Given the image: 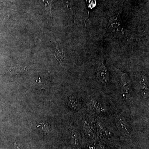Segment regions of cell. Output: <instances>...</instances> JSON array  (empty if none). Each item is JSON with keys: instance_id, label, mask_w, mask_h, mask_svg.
I'll return each mask as SVG.
<instances>
[{"instance_id": "obj_10", "label": "cell", "mask_w": 149, "mask_h": 149, "mask_svg": "<svg viewBox=\"0 0 149 149\" xmlns=\"http://www.w3.org/2000/svg\"><path fill=\"white\" fill-rule=\"evenodd\" d=\"M37 127L39 130L44 131L46 133H48L49 131V126L47 123H37Z\"/></svg>"}, {"instance_id": "obj_13", "label": "cell", "mask_w": 149, "mask_h": 149, "mask_svg": "<svg viewBox=\"0 0 149 149\" xmlns=\"http://www.w3.org/2000/svg\"><path fill=\"white\" fill-rule=\"evenodd\" d=\"M43 1L45 3V6L47 9L51 11L50 4L49 3L48 0H43Z\"/></svg>"}, {"instance_id": "obj_8", "label": "cell", "mask_w": 149, "mask_h": 149, "mask_svg": "<svg viewBox=\"0 0 149 149\" xmlns=\"http://www.w3.org/2000/svg\"><path fill=\"white\" fill-rule=\"evenodd\" d=\"M99 134L102 139L109 138L111 135L109 131H107L106 128L100 125H99Z\"/></svg>"}, {"instance_id": "obj_16", "label": "cell", "mask_w": 149, "mask_h": 149, "mask_svg": "<svg viewBox=\"0 0 149 149\" xmlns=\"http://www.w3.org/2000/svg\"><path fill=\"white\" fill-rule=\"evenodd\" d=\"M15 146H16L17 148V149H20V148H19V147L18 146H17V145H16V143H15Z\"/></svg>"}, {"instance_id": "obj_14", "label": "cell", "mask_w": 149, "mask_h": 149, "mask_svg": "<svg viewBox=\"0 0 149 149\" xmlns=\"http://www.w3.org/2000/svg\"><path fill=\"white\" fill-rule=\"evenodd\" d=\"M98 149H111L109 147L103 144H100L98 146Z\"/></svg>"}, {"instance_id": "obj_4", "label": "cell", "mask_w": 149, "mask_h": 149, "mask_svg": "<svg viewBox=\"0 0 149 149\" xmlns=\"http://www.w3.org/2000/svg\"><path fill=\"white\" fill-rule=\"evenodd\" d=\"M117 128L119 130L125 135H130V132L128 127V125L123 119L120 118H117L116 120Z\"/></svg>"}, {"instance_id": "obj_2", "label": "cell", "mask_w": 149, "mask_h": 149, "mask_svg": "<svg viewBox=\"0 0 149 149\" xmlns=\"http://www.w3.org/2000/svg\"><path fill=\"white\" fill-rule=\"evenodd\" d=\"M97 75L99 80L103 84H106L109 82V73L103 63L97 70Z\"/></svg>"}, {"instance_id": "obj_15", "label": "cell", "mask_w": 149, "mask_h": 149, "mask_svg": "<svg viewBox=\"0 0 149 149\" xmlns=\"http://www.w3.org/2000/svg\"><path fill=\"white\" fill-rule=\"evenodd\" d=\"M88 149H95V146L93 145V146H90L88 147Z\"/></svg>"}, {"instance_id": "obj_5", "label": "cell", "mask_w": 149, "mask_h": 149, "mask_svg": "<svg viewBox=\"0 0 149 149\" xmlns=\"http://www.w3.org/2000/svg\"><path fill=\"white\" fill-rule=\"evenodd\" d=\"M55 57L56 59L60 63L61 66H64L65 64V56L63 50H61L60 49L56 47V49L55 52L54 54Z\"/></svg>"}, {"instance_id": "obj_12", "label": "cell", "mask_w": 149, "mask_h": 149, "mask_svg": "<svg viewBox=\"0 0 149 149\" xmlns=\"http://www.w3.org/2000/svg\"><path fill=\"white\" fill-rule=\"evenodd\" d=\"M35 84H36V86H37V87H42V89L45 88V84L43 83V82L42 81V79L40 78V77H39V80H37V81H36Z\"/></svg>"}, {"instance_id": "obj_3", "label": "cell", "mask_w": 149, "mask_h": 149, "mask_svg": "<svg viewBox=\"0 0 149 149\" xmlns=\"http://www.w3.org/2000/svg\"><path fill=\"white\" fill-rule=\"evenodd\" d=\"M68 104L72 110L77 111L82 107L81 102L78 98L74 96L69 97L68 100Z\"/></svg>"}, {"instance_id": "obj_6", "label": "cell", "mask_w": 149, "mask_h": 149, "mask_svg": "<svg viewBox=\"0 0 149 149\" xmlns=\"http://www.w3.org/2000/svg\"><path fill=\"white\" fill-rule=\"evenodd\" d=\"M141 90L143 92V95L144 97L147 98L148 96V84L145 77L141 78Z\"/></svg>"}, {"instance_id": "obj_11", "label": "cell", "mask_w": 149, "mask_h": 149, "mask_svg": "<svg viewBox=\"0 0 149 149\" xmlns=\"http://www.w3.org/2000/svg\"><path fill=\"white\" fill-rule=\"evenodd\" d=\"M25 70V68L21 67H13L10 68L9 71L11 73H13V74H17L22 72Z\"/></svg>"}, {"instance_id": "obj_7", "label": "cell", "mask_w": 149, "mask_h": 149, "mask_svg": "<svg viewBox=\"0 0 149 149\" xmlns=\"http://www.w3.org/2000/svg\"><path fill=\"white\" fill-rule=\"evenodd\" d=\"M71 140L73 144L75 146H77L80 143V135L77 131L74 130L71 131L70 133Z\"/></svg>"}, {"instance_id": "obj_9", "label": "cell", "mask_w": 149, "mask_h": 149, "mask_svg": "<svg viewBox=\"0 0 149 149\" xmlns=\"http://www.w3.org/2000/svg\"><path fill=\"white\" fill-rule=\"evenodd\" d=\"M91 102H92V104L93 106V107L97 111L99 112H102L104 111V109L103 107L97 101L95 100H93Z\"/></svg>"}, {"instance_id": "obj_1", "label": "cell", "mask_w": 149, "mask_h": 149, "mask_svg": "<svg viewBox=\"0 0 149 149\" xmlns=\"http://www.w3.org/2000/svg\"><path fill=\"white\" fill-rule=\"evenodd\" d=\"M121 86L123 94L129 95L132 91V85L130 77L127 73H124L121 77Z\"/></svg>"}]
</instances>
